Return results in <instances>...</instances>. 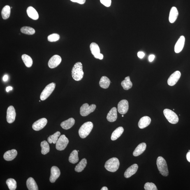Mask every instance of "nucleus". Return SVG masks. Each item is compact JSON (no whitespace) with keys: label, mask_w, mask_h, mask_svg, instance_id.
I'll use <instances>...</instances> for the list:
<instances>
[{"label":"nucleus","mask_w":190,"mask_h":190,"mask_svg":"<svg viewBox=\"0 0 190 190\" xmlns=\"http://www.w3.org/2000/svg\"><path fill=\"white\" fill-rule=\"evenodd\" d=\"M82 65L80 62H77L74 65L72 70V77L75 81H79L84 77V72L82 69Z\"/></svg>","instance_id":"f257e3e1"},{"label":"nucleus","mask_w":190,"mask_h":190,"mask_svg":"<svg viewBox=\"0 0 190 190\" xmlns=\"http://www.w3.org/2000/svg\"><path fill=\"white\" fill-rule=\"evenodd\" d=\"M93 127V124L91 121L84 123L79 130V136L82 138H86L90 133Z\"/></svg>","instance_id":"f03ea898"},{"label":"nucleus","mask_w":190,"mask_h":190,"mask_svg":"<svg viewBox=\"0 0 190 190\" xmlns=\"http://www.w3.org/2000/svg\"><path fill=\"white\" fill-rule=\"evenodd\" d=\"M157 165L160 173L164 177H167L169 174L168 166L165 160L161 156H159L157 160Z\"/></svg>","instance_id":"7ed1b4c3"},{"label":"nucleus","mask_w":190,"mask_h":190,"mask_svg":"<svg viewBox=\"0 0 190 190\" xmlns=\"http://www.w3.org/2000/svg\"><path fill=\"white\" fill-rule=\"evenodd\" d=\"M119 160L117 158H110L106 162L105 165L106 169L108 171L114 172L117 171L119 167Z\"/></svg>","instance_id":"20e7f679"},{"label":"nucleus","mask_w":190,"mask_h":190,"mask_svg":"<svg viewBox=\"0 0 190 190\" xmlns=\"http://www.w3.org/2000/svg\"><path fill=\"white\" fill-rule=\"evenodd\" d=\"M165 117L169 122L172 124H176L178 122V117L175 112L169 109H165L163 111Z\"/></svg>","instance_id":"39448f33"},{"label":"nucleus","mask_w":190,"mask_h":190,"mask_svg":"<svg viewBox=\"0 0 190 190\" xmlns=\"http://www.w3.org/2000/svg\"><path fill=\"white\" fill-rule=\"evenodd\" d=\"M55 86V84L52 82L46 86L40 95V100L44 101L54 91Z\"/></svg>","instance_id":"423d86ee"},{"label":"nucleus","mask_w":190,"mask_h":190,"mask_svg":"<svg viewBox=\"0 0 190 190\" xmlns=\"http://www.w3.org/2000/svg\"><path fill=\"white\" fill-rule=\"evenodd\" d=\"M96 108V105L93 104L90 106L87 103L84 104L80 108L81 115L84 117L89 115V114L94 111Z\"/></svg>","instance_id":"0eeeda50"},{"label":"nucleus","mask_w":190,"mask_h":190,"mask_svg":"<svg viewBox=\"0 0 190 190\" xmlns=\"http://www.w3.org/2000/svg\"><path fill=\"white\" fill-rule=\"evenodd\" d=\"M69 141L64 135H62L58 139L56 144V148L58 150H64L67 145Z\"/></svg>","instance_id":"6e6552de"},{"label":"nucleus","mask_w":190,"mask_h":190,"mask_svg":"<svg viewBox=\"0 0 190 190\" xmlns=\"http://www.w3.org/2000/svg\"><path fill=\"white\" fill-rule=\"evenodd\" d=\"M129 105L128 101L126 100H123L120 101L118 105V111L119 113L124 114L128 112Z\"/></svg>","instance_id":"1a4fd4ad"},{"label":"nucleus","mask_w":190,"mask_h":190,"mask_svg":"<svg viewBox=\"0 0 190 190\" xmlns=\"http://www.w3.org/2000/svg\"><path fill=\"white\" fill-rule=\"evenodd\" d=\"M16 117V113L15 108L12 106L8 107L7 110L6 120L9 123H12L15 121Z\"/></svg>","instance_id":"9d476101"},{"label":"nucleus","mask_w":190,"mask_h":190,"mask_svg":"<svg viewBox=\"0 0 190 190\" xmlns=\"http://www.w3.org/2000/svg\"><path fill=\"white\" fill-rule=\"evenodd\" d=\"M47 119L45 118H42L33 123L32 128L35 131H40L45 127L47 125Z\"/></svg>","instance_id":"9b49d317"},{"label":"nucleus","mask_w":190,"mask_h":190,"mask_svg":"<svg viewBox=\"0 0 190 190\" xmlns=\"http://www.w3.org/2000/svg\"><path fill=\"white\" fill-rule=\"evenodd\" d=\"M61 56L55 55L52 56L48 61V65L49 68H54L57 67L61 62Z\"/></svg>","instance_id":"f8f14e48"},{"label":"nucleus","mask_w":190,"mask_h":190,"mask_svg":"<svg viewBox=\"0 0 190 190\" xmlns=\"http://www.w3.org/2000/svg\"><path fill=\"white\" fill-rule=\"evenodd\" d=\"M181 73L179 71H177L172 73L169 77L168 80V84L170 86H173L177 83L180 79Z\"/></svg>","instance_id":"ddd939ff"},{"label":"nucleus","mask_w":190,"mask_h":190,"mask_svg":"<svg viewBox=\"0 0 190 190\" xmlns=\"http://www.w3.org/2000/svg\"><path fill=\"white\" fill-rule=\"evenodd\" d=\"M60 174V171L57 167L55 166L52 167L51 169L50 182L52 183L55 182L56 179L59 177Z\"/></svg>","instance_id":"4468645a"},{"label":"nucleus","mask_w":190,"mask_h":190,"mask_svg":"<svg viewBox=\"0 0 190 190\" xmlns=\"http://www.w3.org/2000/svg\"><path fill=\"white\" fill-rule=\"evenodd\" d=\"M185 38L184 36H181L177 40L174 48L175 52L177 53H179L182 51L184 48Z\"/></svg>","instance_id":"2eb2a0df"},{"label":"nucleus","mask_w":190,"mask_h":190,"mask_svg":"<svg viewBox=\"0 0 190 190\" xmlns=\"http://www.w3.org/2000/svg\"><path fill=\"white\" fill-rule=\"evenodd\" d=\"M138 165L136 164H134L132 165L127 169L126 171L125 172L124 174L125 177L126 178H128L134 175L138 170Z\"/></svg>","instance_id":"dca6fc26"},{"label":"nucleus","mask_w":190,"mask_h":190,"mask_svg":"<svg viewBox=\"0 0 190 190\" xmlns=\"http://www.w3.org/2000/svg\"><path fill=\"white\" fill-rule=\"evenodd\" d=\"M117 118V109L113 107L111 109L107 116V121L110 122H113L116 121Z\"/></svg>","instance_id":"f3484780"},{"label":"nucleus","mask_w":190,"mask_h":190,"mask_svg":"<svg viewBox=\"0 0 190 190\" xmlns=\"http://www.w3.org/2000/svg\"><path fill=\"white\" fill-rule=\"evenodd\" d=\"M17 155V151L15 149H12L5 152L4 155V158L6 161H11L15 159Z\"/></svg>","instance_id":"a211bd4d"},{"label":"nucleus","mask_w":190,"mask_h":190,"mask_svg":"<svg viewBox=\"0 0 190 190\" xmlns=\"http://www.w3.org/2000/svg\"><path fill=\"white\" fill-rule=\"evenodd\" d=\"M151 119L148 116H144L140 118L139 121L138 126L141 129H143L148 126L150 124Z\"/></svg>","instance_id":"6ab92c4d"},{"label":"nucleus","mask_w":190,"mask_h":190,"mask_svg":"<svg viewBox=\"0 0 190 190\" xmlns=\"http://www.w3.org/2000/svg\"><path fill=\"white\" fill-rule=\"evenodd\" d=\"M90 48L91 54L96 59H98L99 56L100 54V49L99 45L96 43L93 42L90 45Z\"/></svg>","instance_id":"aec40b11"},{"label":"nucleus","mask_w":190,"mask_h":190,"mask_svg":"<svg viewBox=\"0 0 190 190\" xmlns=\"http://www.w3.org/2000/svg\"><path fill=\"white\" fill-rule=\"evenodd\" d=\"M179 15V12L177 9L175 7H172L171 9L169 16V21L170 23H173L175 22Z\"/></svg>","instance_id":"412c9836"},{"label":"nucleus","mask_w":190,"mask_h":190,"mask_svg":"<svg viewBox=\"0 0 190 190\" xmlns=\"http://www.w3.org/2000/svg\"><path fill=\"white\" fill-rule=\"evenodd\" d=\"M75 123V121L73 118H70L67 120L63 121L61 124V126L63 129L68 130L73 126Z\"/></svg>","instance_id":"4be33fe9"},{"label":"nucleus","mask_w":190,"mask_h":190,"mask_svg":"<svg viewBox=\"0 0 190 190\" xmlns=\"http://www.w3.org/2000/svg\"><path fill=\"white\" fill-rule=\"evenodd\" d=\"M27 13L30 18L33 19V20H36L39 18V15L38 12L32 6H29L26 10Z\"/></svg>","instance_id":"5701e85b"},{"label":"nucleus","mask_w":190,"mask_h":190,"mask_svg":"<svg viewBox=\"0 0 190 190\" xmlns=\"http://www.w3.org/2000/svg\"><path fill=\"white\" fill-rule=\"evenodd\" d=\"M147 145L144 142L140 143L137 146L133 152V155L135 156H138L143 153L145 150Z\"/></svg>","instance_id":"b1692460"},{"label":"nucleus","mask_w":190,"mask_h":190,"mask_svg":"<svg viewBox=\"0 0 190 190\" xmlns=\"http://www.w3.org/2000/svg\"><path fill=\"white\" fill-rule=\"evenodd\" d=\"M26 186L29 190H38V185L34 179L32 177H29L26 181Z\"/></svg>","instance_id":"393cba45"},{"label":"nucleus","mask_w":190,"mask_h":190,"mask_svg":"<svg viewBox=\"0 0 190 190\" xmlns=\"http://www.w3.org/2000/svg\"><path fill=\"white\" fill-rule=\"evenodd\" d=\"M124 129L122 127H119L114 130L112 134L111 139L112 140H117L120 137L124 132Z\"/></svg>","instance_id":"a878e982"},{"label":"nucleus","mask_w":190,"mask_h":190,"mask_svg":"<svg viewBox=\"0 0 190 190\" xmlns=\"http://www.w3.org/2000/svg\"><path fill=\"white\" fill-rule=\"evenodd\" d=\"M111 82L110 79L106 76H103L100 79L99 85L100 87L104 89H107L110 85Z\"/></svg>","instance_id":"bb28decb"},{"label":"nucleus","mask_w":190,"mask_h":190,"mask_svg":"<svg viewBox=\"0 0 190 190\" xmlns=\"http://www.w3.org/2000/svg\"><path fill=\"white\" fill-rule=\"evenodd\" d=\"M121 85L122 86L123 89L125 90H128L131 89L133 86V84L130 80L129 76L126 77L125 80L121 82Z\"/></svg>","instance_id":"cd10ccee"},{"label":"nucleus","mask_w":190,"mask_h":190,"mask_svg":"<svg viewBox=\"0 0 190 190\" xmlns=\"http://www.w3.org/2000/svg\"><path fill=\"white\" fill-rule=\"evenodd\" d=\"M87 164V160L86 158H83L75 167V170L77 172H82L85 168Z\"/></svg>","instance_id":"c85d7f7f"},{"label":"nucleus","mask_w":190,"mask_h":190,"mask_svg":"<svg viewBox=\"0 0 190 190\" xmlns=\"http://www.w3.org/2000/svg\"><path fill=\"white\" fill-rule=\"evenodd\" d=\"M78 151L76 150H74L71 152L69 158V161L72 164L76 163L78 162Z\"/></svg>","instance_id":"c756f323"},{"label":"nucleus","mask_w":190,"mask_h":190,"mask_svg":"<svg viewBox=\"0 0 190 190\" xmlns=\"http://www.w3.org/2000/svg\"><path fill=\"white\" fill-rule=\"evenodd\" d=\"M22 59L26 67L30 68L32 66L33 61L30 56L26 54H23L22 56Z\"/></svg>","instance_id":"7c9ffc66"},{"label":"nucleus","mask_w":190,"mask_h":190,"mask_svg":"<svg viewBox=\"0 0 190 190\" xmlns=\"http://www.w3.org/2000/svg\"><path fill=\"white\" fill-rule=\"evenodd\" d=\"M11 8L9 5H6L3 9L1 11V16L4 19H6L10 17Z\"/></svg>","instance_id":"2f4dec72"},{"label":"nucleus","mask_w":190,"mask_h":190,"mask_svg":"<svg viewBox=\"0 0 190 190\" xmlns=\"http://www.w3.org/2000/svg\"><path fill=\"white\" fill-rule=\"evenodd\" d=\"M61 133L59 131L56 132L53 135H51L48 137V141L50 144L52 143L54 144H56L58 139H59V137Z\"/></svg>","instance_id":"473e14b6"},{"label":"nucleus","mask_w":190,"mask_h":190,"mask_svg":"<svg viewBox=\"0 0 190 190\" xmlns=\"http://www.w3.org/2000/svg\"><path fill=\"white\" fill-rule=\"evenodd\" d=\"M42 148L41 153L42 154L45 155L50 151V147L47 141L44 140L40 143Z\"/></svg>","instance_id":"72a5a7b5"},{"label":"nucleus","mask_w":190,"mask_h":190,"mask_svg":"<svg viewBox=\"0 0 190 190\" xmlns=\"http://www.w3.org/2000/svg\"><path fill=\"white\" fill-rule=\"evenodd\" d=\"M21 33L28 35H33L35 33V29L29 26H23L21 28Z\"/></svg>","instance_id":"f704fd0d"},{"label":"nucleus","mask_w":190,"mask_h":190,"mask_svg":"<svg viewBox=\"0 0 190 190\" xmlns=\"http://www.w3.org/2000/svg\"><path fill=\"white\" fill-rule=\"evenodd\" d=\"M6 184L10 190H15L17 188V182L15 179H9L6 181Z\"/></svg>","instance_id":"c9c22d12"},{"label":"nucleus","mask_w":190,"mask_h":190,"mask_svg":"<svg viewBox=\"0 0 190 190\" xmlns=\"http://www.w3.org/2000/svg\"><path fill=\"white\" fill-rule=\"evenodd\" d=\"M144 189L145 190H157L155 184L152 182H147L144 185Z\"/></svg>","instance_id":"e433bc0d"},{"label":"nucleus","mask_w":190,"mask_h":190,"mask_svg":"<svg viewBox=\"0 0 190 190\" xmlns=\"http://www.w3.org/2000/svg\"><path fill=\"white\" fill-rule=\"evenodd\" d=\"M60 37L57 33H52L48 37V40L50 42H54L57 41L59 40Z\"/></svg>","instance_id":"4c0bfd02"},{"label":"nucleus","mask_w":190,"mask_h":190,"mask_svg":"<svg viewBox=\"0 0 190 190\" xmlns=\"http://www.w3.org/2000/svg\"><path fill=\"white\" fill-rule=\"evenodd\" d=\"M100 2L104 6L106 7H110L111 3V0H100Z\"/></svg>","instance_id":"58836bf2"},{"label":"nucleus","mask_w":190,"mask_h":190,"mask_svg":"<svg viewBox=\"0 0 190 190\" xmlns=\"http://www.w3.org/2000/svg\"><path fill=\"white\" fill-rule=\"evenodd\" d=\"M70 1L73 2L78 3L80 4H83L86 2V0H70Z\"/></svg>","instance_id":"ea45409f"},{"label":"nucleus","mask_w":190,"mask_h":190,"mask_svg":"<svg viewBox=\"0 0 190 190\" xmlns=\"http://www.w3.org/2000/svg\"><path fill=\"white\" fill-rule=\"evenodd\" d=\"M137 55H138V57L140 59H142L145 56V54L143 52H140L137 53Z\"/></svg>","instance_id":"a19ab883"},{"label":"nucleus","mask_w":190,"mask_h":190,"mask_svg":"<svg viewBox=\"0 0 190 190\" xmlns=\"http://www.w3.org/2000/svg\"><path fill=\"white\" fill-rule=\"evenodd\" d=\"M155 58V56L154 55H151L149 57V60L150 62H152L154 60Z\"/></svg>","instance_id":"79ce46f5"},{"label":"nucleus","mask_w":190,"mask_h":190,"mask_svg":"<svg viewBox=\"0 0 190 190\" xmlns=\"http://www.w3.org/2000/svg\"><path fill=\"white\" fill-rule=\"evenodd\" d=\"M186 158L187 161L190 163V151L187 153V154H186Z\"/></svg>","instance_id":"37998d69"},{"label":"nucleus","mask_w":190,"mask_h":190,"mask_svg":"<svg viewBox=\"0 0 190 190\" xmlns=\"http://www.w3.org/2000/svg\"><path fill=\"white\" fill-rule=\"evenodd\" d=\"M8 75H4V76L3 77V80L4 82H6L7 80H8Z\"/></svg>","instance_id":"c03bdc74"},{"label":"nucleus","mask_w":190,"mask_h":190,"mask_svg":"<svg viewBox=\"0 0 190 190\" xmlns=\"http://www.w3.org/2000/svg\"><path fill=\"white\" fill-rule=\"evenodd\" d=\"M12 89H13V88L11 87V86H9V87L6 88V91L7 92H9L10 91L12 90Z\"/></svg>","instance_id":"a18cd8bd"},{"label":"nucleus","mask_w":190,"mask_h":190,"mask_svg":"<svg viewBox=\"0 0 190 190\" xmlns=\"http://www.w3.org/2000/svg\"><path fill=\"white\" fill-rule=\"evenodd\" d=\"M104 56L103 54L100 53L99 55V56L98 57V59L101 60L103 59Z\"/></svg>","instance_id":"49530a36"},{"label":"nucleus","mask_w":190,"mask_h":190,"mask_svg":"<svg viewBox=\"0 0 190 190\" xmlns=\"http://www.w3.org/2000/svg\"><path fill=\"white\" fill-rule=\"evenodd\" d=\"M101 190H108V189L106 186H104L101 189Z\"/></svg>","instance_id":"de8ad7c7"},{"label":"nucleus","mask_w":190,"mask_h":190,"mask_svg":"<svg viewBox=\"0 0 190 190\" xmlns=\"http://www.w3.org/2000/svg\"><path fill=\"white\" fill-rule=\"evenodd\" d=\"M124 115H123L122 116V117H124Z\"/></svg>","instance_id":"09e8293b"}]
</instances>
